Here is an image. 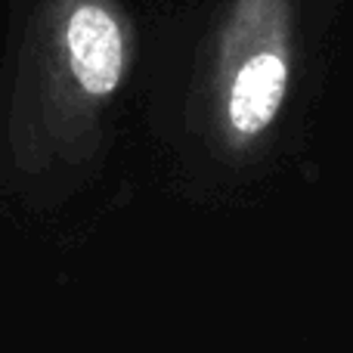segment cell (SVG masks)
I'll use <instances>...</instances> for the list:
<instances>
[{"mask_svg": "<svg viewBox=\"0 0 353 353\" xmlns=\"http://www.w3.org/2000/svg\"><path fill=\"white\" fill-rule=\"evenodd\" d=\"M288 3L239 0L230 25V50L239 53L226 81V124L236 140H254L276 121L288 93Z\"/></svg>", "mask_w": 353, "mask_h": 353, "instance_id": "cell-1", "label": "cell"}, {"mask_svg": "<svg viewBox=\"0 0 353 353\" xmlns=\"http://www.w3.org/2000/svg\"><path fill=\"white\" fill-rule=\"evenodd\" d=\"M65 65L90 97H109L124 78L128 43L118 16L103 0H74L62 22Z\"/></svg>", "mask_w": 353, "mask_h": 353, "instance_id": "cell-2", "label": "cell"}]
</instances>
